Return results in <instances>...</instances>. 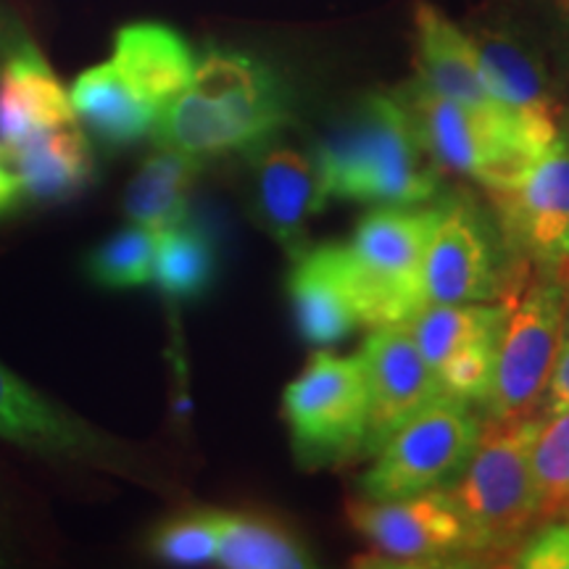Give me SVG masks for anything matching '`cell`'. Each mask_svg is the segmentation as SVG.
Segmentation results:
<instances>
[{"instance_id":"1","label":"cell","mask_w":569,"mask_h":569,"mask_svg":"<svg viewBox=\"0 0 569 569\" xmlns=\"http://www.w3.org/2000/svg\"><path fill=\"white\" fill-rule=\"evenodd\" d=\"M290 119L280 77L256 56L209 51L193 80L159 111L153 140L196 159L267 142Z\"/></svg>"},{"instance_id":"2","label":"cell","mask_w":569,"mask_h":569,"mask_svg":"<svg viewBox=\"0 0 569 569\" xmlns=\"http://www.w3.org/2000/svg\"><path fill=\"white\" fill-rule=\"evenodd\" d=\"M330 201L422 206L440 193V169L396 92H372L317 148Z\"/></svg>"},{"instance_id":"3","label":"cell","mask_w":569,"mask_h":569,"mask_svg":"<svg viewBox=\"0 0 569 569\" xmlns=\"http://www.w3.org/2000/svg\"><path fill=\"white\" fill-rule=\"evenodd\" d=\"M503 284V322L498 332L493 382L486 401L488 419H517L543 411L553 365L569 322V288L565 277L515 259Z\"/></svg>"},{"instance_id":"4","label":"cell","mask_w":569,"mask_h":569,"mask_svg":"<svg viewBox=\"0 0 569 569\" xmlns=\"http://www.w3.org/2000/svg\"><path fill=\"white\" fill-rule=\"evenodd\" d=\"M543 415L488 419L461 475L446 490L467 517L486 561L511 559L540 525L530 457Z\"/></svg>"},{"instance_id":"5","label":"cell","mask_w":569,"mask_h":569,"mask_svg":"<svg viewBox=\"0 0 569 569\" xmlns=\"http://www.w3.org/2000/svg\"><path fill=\"white\" fill-rule=\"evenodd\" d=\"M393 92L440 172L467 177L486 190H503L543 159V151L515 119L451 101L417 74Z\"/></svg>"},{"instance_id":"6","label":"cell","mask_w":569,"mask_h":569,"mask_svg":"<svg viewBox=\"0 0 569 569\" xmlns=\"http://www.w3.org/2000/svg\"><path fill=\"white\" fill-rule=\"evenodd\" d=\"M282 417L301 469L317 472L367 457L369 386L361 353L317 348L284 388Z\"/></svg>"},{"instance_id":"7","label":"cell","mask_w":569,"mask_h":569,"mask_svg":"<svg viewBox=\"0 0 569 569\" xmlns=\"http://www.w3.org/2000/svg\"><path fill=\"white\" fill-rule=\"evenodd\" d=\"M438 211L440 206H377L348 240V272L369 330L409 322L427 306L425 256Z\"/></svg>"},{"instance_id":"8","label":"cell","mask_w":569,"mask_h":569,"mask_svg":"<svg viewBox=\"0 0 569 569\" xmlns=\"http://www.w3.org/2000/svg\"><path fill=\"white\" fill-rule=\"evenodd\" d=\"M0 440L38 453V457L71 461V465L106 469L142 486L163 488L167 475L148 465L146 453L101 427L77 417L51 396L21 380L0 361Z\"/></svg>"},{"instance_id":"9","label":"cell","mask_w":569,"mask_h":569,"mask_svg":"<svg viewBox=\"0 0 569 569\" xmlns=\"http://www.w3.org/2000/svg\"><path fill=\"white\" fill-rule=\"evenodd\" d=\"M346 517L380 567L486 565L478 538L446 488L409 498H356Z\"/></svg>"},{"instance_id":"10","label":"cell","mask_w":569,"mask_h":569,"mask_svg":"<svg viewBox=\"0 0 569 569\" xmlns=\"http://www.w3.org/2000/svg\"><path fill=\"white\" fill-rule=\"evenodd\" d=\"M482 422L457 398H438L396 430L361 475V498L390 501L448 488L478 446Z\"/></svg>"},{"instance_id":"11","label":"cell","mask_w":569,"mask_h":569,"mask_svg":"<svg viewBox=\"0 0 569 569\" xmlns=\"http://www.w3.org/2000/svg\"><path fill=\"white\" fill-rule=\"evenodd\" d=\"M503 248L525 264L569 267V146L559 138L517 184L488 190Z\"/></svg>"},{"instance_id":"12","label":"cell","mask_w":569,"mask_h":569,"mask_svg":"<svg viewBox=\"0 0 569 569\" xmlns=\"http://www.w3.org/2000/svg\"><path fill=\"white\" fill-rule=\"evenodd\" d=\"M507 277L480 213L461 201L440 206L425 256L427 303L496 301Z\"/></svg>"},{"instance_id":"13","label":"cell","mask_w":569,"mask_h":569,"mask_svg":"<svg viewBox=\"0 0 569 569\" xmlns=\"http://www.w3.org/2000/svg\"><path fill=\"white\" fill-rule=\"evenodd\" d=\"M361 359L369 386L367 457H375L396 430L443 393L407 322L372 327Z\"/></svg>"},{"instance_id":"14","label":"cell","mask_w":569,"mask_h":569,"mask_svg":"<svg viewBox=\"0 0 569 569\" xmlns=\"http://www.w3.org/2000/svg\"><path fill=\"white\" fill-rule=\"evenodd\" d=\"M253 213L290 259L309 248V222L330 203L317 156L261 142L253 161Z\"/></svg>"},{"instance_id":"15","label":"cell","mask_w":569,"mask_h":569,"mask_svg":"<svg viewBox=\"0 0 569 569\" xmlns=\"http://www.w3.org/2000/svg\"><path fill=\"white\" fill-rule=\"evenodd\" d=\"M472 34L482 80L493 101L509 111L540 151L561 138L559 101L536 51L507 30L480 27Z\"/></svg>"},{"instance_id":"16","label":"cell","mask_w":569,"mask_h":569,"mask_svg":"<svg viewBox=\"0 0 569 569\" xmlns=\"http://www.w3.org/2000/svg\"><path fill=\"white\" fill-rule=\"evenodd\" d=\"M288 293L296 325L311 348H330L359 330L361 315L356 303L346 246H309L293 259Z\"/></svg>"},{"instance_id":"17","label":"cell","mask_w":569,"mask_h":569,"mask_svg":"<svg viewBox=\"0 0 569 569\" xmlns=\"http://www.w3.org/2000/svg\"><path fill=\"white\" fill-rule=\"evenodd\" d=\"M415 46L417 77L432 90L475 111L511 117L493 101L486 88L472 34L461 30L457 21L427 0H417L415 6Z\"/></svg>"},{"instance_id":"18","label":"cell","mask_w":569,"mask_h":569,"mask_svg":"<svg viewBox=\"0 0 569 569\" xmlns=\"http://www.w3.org/2000/svg\"><path fill=\"white\" fill-rule=\"evenodd\" d=\"M74 119L69 92L38 48L30 42L13 48L0 67V142L13 148Z\"/></svg>"},{"instance_id":"19","label":"cell","mask_w":569,"mask_h":569,"mask_svg":"<svg viewBox=\"0 0 569 569\" xmlns=\"http://www.w3.org/2000/svg\"><path fill=\"white\" fill-rule=\"evenodd\" d=\"M6 151L32 203H67L96 180V156L77 119L32 134Z\"/></svg>"},{"instance_id":"20","label":"cell","mask_w":569,"mask_h":569,"mask_svg":"<svg viewBox=\"0 0 569 569\" xmlns=\"http://www.w3.org/2000/svg\"><path fill=\"white\" fill-rule=\"evenodd\" d=\"M111 61L142 101L159 111L188 88L198 67L182 34L156 21L122 27L113 40Z\"/></svg>"},{"instance_id":"21","label":"cell","mask_w":569,"mask_h":569,"mask_svg":"<svg viewBox=\"0 0 569 569\" xmlns=\"http://www.w3.org/2000/svg\"><path fill=\"white\" fill-rule=\"evenodd\" d=\"M69 101L88 138L109 148H124L142 140L153 132L159 119V109L142 101L113 61L84 69L71 84Z\"/></svg>"},{"instance_id":"22","label":"cell","mask_w":569,"mask_h":569,"mask_svg":"<svg viewBox=\"0 0 569 569\" xmlns=\"http://www.w3.org/2000/svg\"><path fill=\"white\" fill-rule=\"evenodd\" d=\"M201 172V159L174 148H159L140 163L127 184L122 209L130 224L161 232L188 219L190 190Z\"/></svg>"},{"instance_id":"23","label":"cell","mask_w":569,"mask_h":569,"mask_svg":"<svg viewBox=\"0 0 569 569\" xmlns=\"http://www.w3.org/2000/svg\"><path fill=\"white\" fill-rule=\"evenodd\" d=\"M213 565L227 569L315 567L309 546L274 517L219 511V543Z\"/></svg>"},{"instance_id":"24","label":"cell","mask_w":569,"mask_h":569,"mask_svg":"<svg viewBox=\"0 0 569 569\" xmlns=\"http://www.w3.org/2000/svg\"><path fill=\"white\" fill-rule=\"evenodd\" d=\"M217 246L201 224L184 222L156 232L153 284L169 303H193L217 282Z\"/></svg>"},{"instance_id":"25","label":"cell","mask_w":569,"mask_h":569,"mask_svg":"<svg viewBox=\"0 0 569 569\" xmlns=\"http://www.w3.org/2000/svg\"><path fill=\"white\" fill-rule=\"evenodd\" d=\"M503 303H427L409 319L419 351L432 372L467 348L498 340Z\"/></svg>"},{"instance_id":"26","label":"cell","mask_w":569,"mask_h":569,"mask_svg":"<svg viewBox=\"0 0 569 569\" xmlns=\"http://www.w3.org/2000/svg\"><path fill=\"white\" fill-rule=\"evenodd\" d=\"M156 232L127 224L101 240L82 261V272L101 290H138L153 280Z\"/></svg>"},{"instance_id":"27","label":"cell","mask_w":569,"mask_h":569,"mask_svg":"<svg viewBox=\"0 0 569 569\" xmlns=\"http://www.w3.org/2000/svg\"><path fill=\"white\" fill-rule=\"evenodd\" d=\"M540 522L569 511V407L546 417L530 457Z\"/></svg>"},{"instance_id":"28","label":"cell","mask_w":569,"mask_h":569,"mask_svg":"<svg viewBox=\"0 0 569 569\" xmlns=\"http://www.w3.org/2000/svg\"><path fill=\"white\" fill-rule=\"evenodd\" d=\"M219 511L184 509L161 519L148 532L146 549L153 559L172 567H203L217 561Z\"/></svg>"},{"instance_id":"29","label":"cell","mask_w":569,"mask_h":569,"mask_svg":"<svg viewBox=\"0 0 569 569\" xmlns=\"http://www.w3.org/2000/svg\"><path fill=\"white\" fill-rule=\"evenodd\" d=\"M511 567L569 569V522H540L509 559Z\"/></svg>"},{"instance_id":"30","label":"cell","mask_w":569,"mask_h":569,"mask_svg":"<svg viewBox=\"0 0 569 569\" xmlns=\"http://www.w3.org/2000/svg\"><path fill=\"white\" fill-rule=\"evenodd\" d=\"M567 407H569V322H567L565 340H561L559 359H557V365H553L549 388H546L543 411H546V417H549Z\"/></svg>"},{"instance_id":"31","label":"cell","mask_w":569,"mask_h":569,"mask_svg":"<svg viewBox=\"0 0 569 569\" xmlns=\"http://www.w3.org/2000/svg\"><path fill=\"white\" fill-rule=\"evenodd\" d=\"M24 201L27 196H24V188H21L17 169H13L6 146L0 142V219L13 217Z\"/></svg>"},{"instance_id":"32","label":"cell","mask_w":569,"mask_h":569,"mask_svg":"<svg viewBox=\"0 0 569 569\" xmlns=\"http://www.w3.org/2000/svg\"><path fill=\"white\" fill-rule=\"evenodd\" d=\"M551 13L553 19L559 21L561 32H565L569 40V0H551Z\"/></svg>"},{"instance_id":"33","label":"cell","mask_w":569,"mask_h":569,"mask_svg":"<svg viewBox=\"0 0 569 569\" xmlns=\"http://www.w3.org/2000/svg\"><path fill=\"white\" fill-rule=\"evenodd\" d=\"M561 138H565V142L569 146V119H567V127H565V134H561Z\"/></svg>"}]
</instances>
